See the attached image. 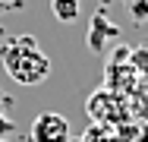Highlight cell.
<instances>
[{
    "label": "cell",
    "mask_w": 148,
    "mask_h": 142,
    "mask_svg": "<svg viewBox=\"0 0 148 142\" xmlns=\"http://www.w3.org/2000/svg\"><path fill=\"white\" fill-rule=\"evenodd\" d=\"M0 57H3L6 76H10L13 82H19V85H41L51 76V60L38 48V41H35L32 35L10 38V41L0 48Z\"/></svg>",
    "instance_id": "obj_1"
},
{
    "label": "cell",
    "mask_w": 148,
    "mask_h": 142,
    "mask_svg": "<svg viewBox=\"0 0 148 142\" xmlns=\"http://www.w3.org/2000/svg\"><path fill=\"white\" fill-rule=\"evenodd\" d=\"M69 139V120L57 111H44L32 120V142H66Z\"/></svg>",
    "instance_id": "obj_2"
},
{
    "label": "cell",
    "mask_w": 148,
    "mask_h": 142,
    "mask_svg": "<svg viewBox=\"0 0 148 142\" xmlns=\"http://www.w3.org/2000/svg\"><path fill=\"white\" fill-rule=\"evenodd\" d=\"M120 28L114 22H107L101 13L91 19V28H88V48L91 51H104V44H107V38H117Z\"/></svg>",
    "instance_id": "obj_3"
},
{
    "label": "cell",
    "mask_w": 148,
    "mask_h": 142,
    "mask_svg": "<svg viewBox=\"0 0 148 142\" xmlns=\"http://www.w3.org/2000/svg\"><path fill=\"white\" fill-rule=\"evenodd\" d=\"M79 10H82L79 0H51V13H54L57 22H76Z\"/></svg>",
    "instance_id": "obj_4"
},
{
    "label": "cell",
    "mask_w": 148,
    "mask_h": 142,
    "mask_svg": "<svg viewBox=\"0 0 148 142\" xmlns=\"http://www.w3.org/2000/svg\"><path fill=\"white\" fill-rule=\"evenodd\" d=\"M129 16L136 26H145L148 22V0H132L129 3Z\"/></svg>",
    "instance_id": "obj_5"
},
{
    "label": "cell",
    "mask_w": 148,
    "mask_h": 142,
    "mask_svg": "<svg viewBox=\"0 0 148 142\" xmlns=\"http://www.w3.org/2000/svg\"><path fill=\"white\" fill-rule=\"evenodd\" d=\"M13 133H16V123L0 111V139H6V136H13Z\"/></svg>",
    "instance_id": "obj_6"
},
{
    "label": "cell",
    "mask_w": 148,
    "mask_h": 142,
    "mask_svg": "<svg viewBox=\"0 0 148 142\" xmlns=\"http://www.w3.org/2000/svg\"><path fill=\"white\" fill-rule=\"evenodd\" d=\"M66 142H85V136H76V139H73V136H69V139Z\"/></svg>",
    "instance_id": "obj_7"
},
{
    "label": "cell",
    "mask_w": 148,
    "mask_h": 142,
    "mask_svg": "<svg viewBox=\"0 0 148 142\" xmlns=\"http://www.w3.org/2000/svg\"><path fill=\"white\" fill-rule=\"evenodd\" d=\"M3 10H6V0H0V13H3Z\"/></svg>",
    "instance_id": "obj_8"
},
{
    "label": "cell",
    "mask_w": 148,
    "mask_h": 142,
    "mask_svg": "<svg viewBox=\"0 0 148 142\" xmlns=\"http://www.w3.org/2000/svg\"><path fill=\"white\" fill-rule=\"evenodd\" d=\"M0 104H10V101H6V98H3V95H0Z\"/></svg>",
    "instance_id": "obj_9"
},
{
    "label": "cell",
    "mask_w": 148,
    "mask_h": 142,
    "mask_svg": "<svg viewBox=\"0 0 148 142\" xmlns=\"http://www.w3.org/2000/svg\"><path fill=\"white\" fill-rule=\"evenodd\" d=\"M0 142H10V139H0Z\"/></svg>",
    "instance_id": "obj_10"
}]
</instances>
